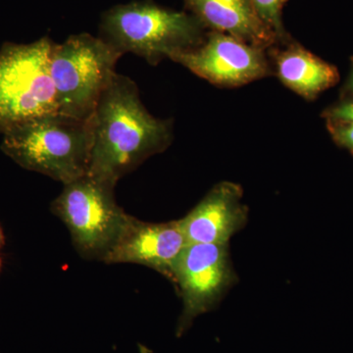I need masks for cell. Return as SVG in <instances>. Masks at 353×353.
Returning <instances> with one entry per match:
<instances>
[{
  "instance_id": "4fadbf2b",
  "label": "cell",
  "mask_w": 353,
  "mask_h": 353,
  "mask_svg": "<svg viewBox=\"0 0 353 353\" xmlns=\"http://www.w3.org/2000/svg\"><path fill=\"white\" fill-rule=\"evenodd\" d=\"M255 11L259 14L265 24L275 32L276 36L282 37V21H281V9L285 0H250Z\"/></svg>"
},
{
  "instance_id": "30bf717a",
  "label": "cell",
  "mask_w": 353,
  "mask_h": 353,
  "mask_svg": "<svg viewBox=\"0 0 353 353\" xmlns=\"http://www.w3.org/2000/svg\"><path fill=\"white\" fill-rule=\"evenodd\" d=\"M243 190L234 183L215 185L185 217L179 220L188 243L227 245L248 222Z\"/></svg>"
},
{
  "instance_id": "ba28073f",
  "label": "cell",
  "mask_w": 353,
  "mask_h": 353,
  "mask_svg": "<svg viewBox=\"0 0 353 353\" xmlns=\"http://www.w3.org/2000/svg\"><path fill=\"white\" fill-rule=\"evenodd\" d=\"M172 60L202 79L224 87L245 85L268 73L261 48L224 32L210 34L199 48L176 54Z\"/></svg>"
},
{
  "instance_id": "5bb4252c",
  "label": "cell",
  "mask_w": 353,
  "mask_h": 353,
  "mask_svg": "<svg viewBox=\"0 0 353 353\" xmlns=\"http://www.w3.org/2000/svg\"><path fill=\"white\" fill-rule=\"evenodd\" d=\"M334 141L353 152V122L336 123L331 128Z\"/></svg>"
},
{
  "instance_id": "52a82bcc",
  "label": "cell",
  "mask_w": 353,
  "mask_h": 353,
  "mask_svg": "<svg viewBox=\"0 0 353 353\" xmlns=\"http://www.w3.org/2000/svg\"><path fill=\"white\" fill-rule=\"evenodd\" d=\"M236 280L229 243L188 245L174 272L173 284L183 301L176 336H182L199 316L215 308Z\"/></svg>"
},
{
  "instance_id": "2e32d148",
  "label": "cell",
  "mask_w": 353,
  "mask_h": 353,
  "mask_svg": "<svg viewBox=\"0 0 353 353\" xmlns=\"http://www.w3.org/2000/svg\"><path fill=\"white\" fill-rule=\"evenodd\" d=\"M6 245V236H4L3 229L0 224V250Z\"/></svg>"
},
{
  "instance_id": "3957f363",
  "label": "cell",
  "mask_w": 353,
  "mask_h": 353,
  "mask_svg": "<svg viewBox=\"0 0 353 353\" xmlns=\"http://www.w3.org/2000/svg\"><path fill=\"white\" fill-rule=\"evenodd\" d=\"M201 22L196 16L170 10L150 1L131 2L102 16L101 39L121 54L132 52L157 64L163 58L199 48Z\"/></svg>"
},
{
  "instance_id": "5b68a950",
  "label": "cell",
  "mask_w": 353,
  "mask_h": 353,
  "mask_svg": "<svg viewBox=\"0 0 353 353\" xmlns=\"http://www.w3.org/2000/svg\"><path fill=\"white\" fill-rule=\"evenodd\" d=\"M63 185L51 211L64 223L83 259L103 262L132 216L116 202L112 183L88 174Z\"/></svg>"
},
{
  "instance_id": "277c9868",
  "label": "cell",
  "mask_w": 353,
  "mask_h": 353,
  "mask_svg": "<svg viewBox=\"0 0 353 353\" xmlns=\"http://www.w3.org/2000/svg\"><path fill=\"white\" fill-rule=\"evenodd\" d=\"M121 57L103 39L85 32L70 37L63 43H54L50 73L57 112L77 119H90L117 73L115 67Z\"/></svg>"
},
{
  "instance_id": "e0dca14e",
  "label": "cell",
  "mask_w": 353,
  "mask_h": 353,
  "mask_svg": "<svg viewBox=\"0 0 353 353\" xmlns=\"http://www.w3.org/2000/svg\"><path fill=\"white\" fill-rule=\"evenodd\" d=\"M348 87H350V90L353 92V68L352 71V75H350V82H348Z\"/></svg>"
},
{
  "instance_id": "9c48e42d",
  "label": "cell",
  "mask_w": 353,
  "mask_h": 353,
  "mask_svg": "<svg viewBox=\"0 0 353 353\" xmlns=\"http://www.w3.org/2000/svg\"><path fill=\"white\" fill-rule=\"evenodd\" d=\"M188 245L179 220L148 223L132 216L103 262L143 265L173 283L176 262Z\"/></svg>"
},
{
  "instance_id": "8fae6325",
  "label": "cell",
  "mask_w": 353,
  "mask_h": 353,
  "mask_svg": "<svg viewBox=\"0 0 353 353\" xmlns=\"http://www.w3.org/2000/svg\"><path fill=\"white\" fill-rule=\"evenodd\" d=\"M187 4L201 23L255 48L268 46L275 39L250 0H187Z\"/></svg>"
},
{
  "instance_id": "9a60e30c",
  "label": "cell",
  "mask_w": 353,
  "mask_h": 353,
  "mask_svg": "<svg viewBox=\"0 0 353 353\" xmlns=\"http://www.w3.org/2000/svg\"><path fill=\"white\" fill-rule=\"evenodd\" d=\"M328 118L334 123L353 122V101L343 102L329 110Z\"/></svg>"
},
{
  "instance_id": "7a4b0ae2",
  "label": "cell",
  "mask_w": 353,
  "mask_h": 353,
  "mask_svg": "<svg viewBox=\"0 0 353 353\" xmlns=\"http://www.w3.org/2000/svg\"><path fill=\"white\" fill-rule=\"evenodd\" d=\"M1 150L27 170L63 185L88 175L92 148V120L54 113L2 132Z\"/></svg>"
},
{
  "instance_id": "7c38bea8",
  "label": "cell",
  "mask_w": 353,
  "mask_h": 353,
  "mask_svg": "<svg viewBox=\"0 0 353 353\" xmlns=\"http://www.w3.org/2000/svg\"><path fill=\"white\" fill-rule=\"evenodd\" d=\"M277 67L281 81L305 99H314L339 80L338 71L334 66L299 46H292L280 53Z\"/></svg>"
},
{
  "instance_id": "6da1fadb",
  "label": "cell",
  "mask_w": 353,
  "mask_h": 353,
  "mask_svg": "<svg viewBox=\"0 0 353 353\" xmlns=\"http://www.w3.org/2000/svg\"><path fill=\"white\" fill-rule=\"evenodd\" d=\"M90 120L92 148L88 175L114 185L171 143L170 122L148 112L134 81L118 73L102 94Z\"/></svg>"
},
{
  "instance_id": "ac0fdd59",
  "label": "cell",
  "mask_w": 353,
  "mask_h": 353,
  "mask_svg": "<svg viewBox=\"0 0 353 353\" xmlns=\"http://www.w3.org/2000/svg\"><path fill=\"white\" fill-rule=\"evenodd\" d=\"M0 269H1V259H0Z\"/></svg>"
},
{
  "instance_id": "8992f818",
  "label": "cell",
  "mask_w": 353,
  "mask_h": 353,
  "mask_svg": "<svg viewBox=\"0 0 353 353\" xmlns=\"http://www.w3.org/2000/svg\"><path fill=\"white\" fill-rule=\"evenodd\" d=\"M54 43H7L0 50V132L57 112L50 73Z\"/></svg>"
}]
</instances>
